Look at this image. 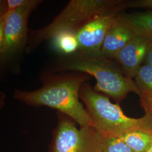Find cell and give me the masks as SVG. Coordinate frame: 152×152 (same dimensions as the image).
Returning <instances> with one entry per match:
<instances>
[{"label": "cell", "instance_id": "cell-1", "mask_svg": "<svg viewBox=\"0 0 152 152\" xmlns=\"http://www.w3.org/2000/svg\"><path fill=\"white\" fill-rule=\"evenodd\" d=\"M88 78L87 74L80 72L52 76L38 90H16L14 98L32 107L55 109L70 117L81 127H94L90 114L79 100L80 88Z\"/></svg>", "mask_w": 152, "mask_h": 152}, {"label": "cell", "instance_id": "cell-2", "mask_svg": "<svg viewBox=\"0 0 152 152\" xmlns=\"http://www.w3.org/2000/svg\"><path fill=\"white\" fill-rule=\"evenodd\" d=\"M75 71L92 76L96 81L94 88L119 104L130 92L139 96L135 82L125 76L120 64L102 54H90L78 50L58 60L52 72Z\"/></svg>", "mask_w": 152, "mask_h": 152}, {"label": "cell", "instance_id": "cell-3", "mask_svg": "<svg viewBox=\"0 0 152 152\" xmlns=\"http://www.w3.org/2000/svg\"><path fill=\"white\" fill-rule=\"evenodd\" d=\"M80 98L85 104L94 127L104 137H118L132 131L152 134V114L145 113L141 118H131L124 113L119 104L112 103L108 96L98 92L88 83H83Z\"/></svg>", "mask_w": 152, "mask_h": 152}, {"label": "cell", "instance_id": "cell-4", "mask_svg": "<svg viewBox=\"0 0 152 152\" xmlns=\"http://www.w3.org/2000/svg\"><path fill=\"white\" fill-rule=\"evenodd\" d=\"M127 1L120 0H72L48 26L29 31V49L63 32H77L93 19L100 15L118 14L127 8Z\"/></svg>", "mask_w": 152, "mask_h": 152}, {"label": "cell", "instance_id": "cell-5", "mask_svg": "<svg viewBox=\"0 0 152 152\" xmlns=\"http://www.w3.org/2000/svg\"><path fill=\"white\" fill-rule=\"evenodd\" d=\"M49 152H102L104 136L94 127L77 128L75 121L58 112Z\"/></svg>", "mask_w": 152, "mask_h": 152}, {"label": "cell", "instance_id": "cell-6", "mask_svg": "<svg viewBox=\"0 0 152 152\" xmlns=\"http://www.w3.org/2000/svg\"><path fill=\"white\" fill-rule=\"evenodd\" d=\"M36 0L29 5L0 17V55L1 60L10 58L20 52L28 43V18L41 2Z\"/></svg>", "mask_w": 152, "mask_h": 152}, {"label": "cell", "instance_id": "cell-7", "mask_svg": "<svg viewBox=\"0 0 152 152\" xmlns=\"http://www.w3.org/2000/svg\"><path fill=\"white\" fill-rule=\"evenodd\" d=\"M117 15L109 14L98 16L81 28L76 33L78 50L90 54H101L104 41Z\"/></svg>", "mask_w": 152, "mask_h": 152}, {"label": "cell", "instance_id": "cell-8", "mask_svg": "<svg viewBox=\"0 0 152 152\" xmlns=\"http://www.w3.org/2000/svg\"><path fill=\"white\" fill-rule=\"evenodd\" d=\"M152 39L135 36L115 55L113 60L120 64L127 77L132 79L143 64Z\"/></svg>", "mask_w": 152, "mask_h": 152}, {"label": "cell", "instance_id": "cell-9", "mask_svg": "<svg viewBox=\"0 0 152 152\" xmlns=\"http://www.w3.org/2000/svg\"><path fill=\"white\" fill-rule=\"evenodd\" d=\"M120 14L107 33L101 50V54L110 59H113L115 55L136 36L132 29L121 18Z\"/></svg>", "mask_w": 152, "mask_h": 152}, {"label": "cell", "instance_id": "cell-10", "mask_svg": "<svg viewBox=\"0 0 152 152\" xmlns=\"http://www.w3.org/2000/svg\"><path fill=\"white\" fill-rule=\"evenodd\" d=\"M120 16L136 36L152 39V11L120 14Z\"/></svg>", "mask_w": 152, "mask_h": 152}, {"label": "cell", "instance_id": "cell-11", "mask_svg": "<svg viewBox=\"0 0 152 152\" xmlns=\"http://www.w3.org/2000/svg\"><path fill=\"white\" fill-rule=\"evenodd\" d=\"M135 152H147L152 145V134L132 131L120 137Z\"/></svg>", "mask_w": 152, "mask_h": 152}, {"label": "cell", "instance_id": "cell-12", "mask_svg": "<svg viewBox=\"0 0 152 152\" xmlns=\"http://www.w3.org/2000/svg\"><path fill=\"white\" fill-rule=\"evenodd\" d=\"M52 39L57 51L64 56L72 54L79 50V44L75 33L61 32Z\"/></svg>", "mask_w": 152, "mask_h": 152}, {"label": "cell", "instance_id": "cell-13", "mask_svg": "<svg viewBox=\"0 0 152 152\" xmlns=\"http://www.w3.org/2000/svg\"><path fill=\"white\" fill-rule=\"evenodd\" d=\"M134 78L136 85L140 91V94L152 99V66L143 64L137 71Z\"/></svg>", "mask_w": 152, "mask_h": 152}, {"label": "cell", "instance_id": "cell-14", "mask_svg": "<svg viewBox=\"0 0 152 152\" xmlns=\"http://www.w3.org/2000/svg\"><path fill=\"white\" fill-rule=\"evenodd\" d=\"M102 152H135L118 137H104Z\"/></svg>", "mask_w": 152, "mask_h": 152}, {"label": "cell", "instance_id": "cell-15", "mask_svg": "<svg viewBox=\"0 0 152 152\" xmlns=\"http://www.w3.org/2000/svg\"><path fill=\"white\" fill-rule=\"evenodd\" d=\"M36 0H6L1 3L0 17H6L12 11L34 2Z\"/></svg>", "mask_w": 152, "mask_h": 152}, {"label": "cell", "instance_id": "cell-16", "mask_svg": "<svg viewBox=\"0 0 152 152\" xmlns=\"http://www.w3.org/2000/svg\"><path fill=\"white\" fill-rule=\"evenodd\" d=\"M127 8H142L152 11V0H137L127 1Z\"/></svg>", "mask_w": 152, "mask_h": 152}, {"label": "cell", "instance_id": "cell-17", "mask_svg": "<svg viewBox=\"0 0 152 152\" xmlns=\"http://www.w3.org/2000/svg\"><path fill=\"white\" fill-rule=\"evenodd\" d=\"M139 97L141 107L144 109L145 113L152 114V99L148 98L142 94H140Z\"/></svg>", "mask_w": 152, "mask_h": 152}, {"label": "cell", "instance_id": "cell-18", "mask_svg": "<svg viewBox=\"0 0 152 152\" xmlns=\"http://www.w3.org/2000/svg\"><path fill=\"white\" fill-rule=\"evenodd\" d=\"M143 64H146L151 66L152 67V39L149 45L147 54Z\"/></svg>", "mask_w": 152, "mask_h": 152}, {"label": "cell", "instance_id": "cell-19", "mask_svg": "<svg viewBox=\"0 0 152 152\" xmlns=\"http://www.w3.org/2000/svg\"><path fill=\"white\" fill-rule=\"evenodd\" d=\"M147 152H152V145L149 148V149L147 151Z\"/></svg>", "mask_w": 152, "mask_h": 152}]
</instances>
